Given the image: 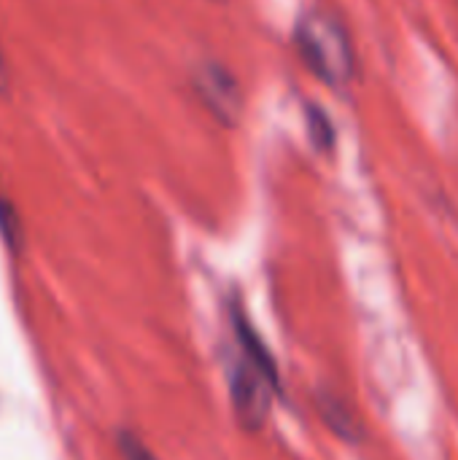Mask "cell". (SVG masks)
<instances>
[{"label":"cell","mask_w":458,"mask_h":460,"mask_svg":"<svg viewBox=\"0 0 458 460\" xmlns=\"http://www.w3.org/2000/svg\"><path fill=\"white\" fill-rule=\"evenodd\" d=\"M294 49L305 67L324 84L343 89L351 84L356 57L346 27L327 11H308L294 27Z\"/></svg>","instance_id":"obj_1"},{"label":"cell","mask_w":458,"mask_h":460,"mask_svg":"<svg viewBox=\"0 0 458 460\" xmlns=\"http://www.w3.org/2000/svg\"><path fill=\"white\" fill-rule=\"evenodd\" d=\"M227 375H229V396H232V410L238 415V423L246 431H259L270 418L273 391L278 388L243 353L235 358Z\"/></svg>","instance_id":"obj_2"},{"label":"cell","mask_w":458,"mask_h":460,"mask_svg":"<svg viewBox=\"0 0 458 460\" xmlns=\"http://www.w3.org/2000/svg\"><path fill=\"white\" fill-rule=\"evenodd\" d=\"M192 86L197 92V97L202 100V105L227 127H235L240 121L243 113V94L240 86L235 81V75L219 65V62H200L192 70Z\"/></svg>","instance_id":"obj_3"},{"label":"cell","mask_w":458,"mask_h":460,"mask_svg":"<svg viewBox=\"0 0 458 460\" xmlns=\"http://www.w3.org/2000/svg\"><path fill=\"white\" fill-rule=\"evenodd\" d=\"M229 321H232V332H235V340H238V348H240V353L275 385V388H281V383H278V367H275V358H273V353L267 350V345H265V340L256 334V329L251 326V321L246 318V310L238 305V302H232L229 305Z\"/></svg>","instance_id":"obj_4"},{"label":"cell","mask_w":458,"mask_h":460,"mask_svg":"<svg viewBox=\"0 0 458 460\" xmlns=\"http://www.w3.org/2000/svg\"><path fill=\"white\" fill-rule=\"evenodd\" d=\"M316 410H319V418L324 420V426L340 437L343 442H351V445H359L364 439V426L359 423V418L354 415V410L329 388H321L316 391V399H313Z\"/></svg>","instance_id":"obj_5"},{"label":"cell","mask_w":458,"mask_h":460,"mask_svg":"<svg viewBox=\"0 0 458 460\" xmlns=\"http://www.w3.org/2000/svg\"><path fill=\"white\" fill-rule=\"evenodd\" d=\"M305 124H308L310 143H313L319 151H329L332 143H335V129H332L329 116H327L319 105H308V108H305Z\"/></svg>","instance_id":"obj_6"},{"label":"cell","mask_w":458,"mask_h":460,"mask_svg":"<svg viewBox=\"0 0 458 460\" xmlns=\"http://www.w3.org/2000/svg\"><path fill=\"white\" fill-rule=\"evenodd\" d=\"M116 447H119L121 460H159L146 447V442L132 431H119L116 434Z\"/></svg>","instance_id":"obj_7"},{"label":"cell","mask_w":458,"mask_h":460,"mask_svg":"<svg viewBox=\"0 0 458 460\" xmlns=\"http://www.w3.org/2000/svg\"><path fill=\"white\" fill-rule=\"evenodd\" d=\"M0 232H3V237H5V243L11 245V248H16L19 245V221H16V213L11 210V208H5L3 202H0Z\"/></svg>","instance_id":"obj_8"},{"label":"cell","mask_w":458,"mask_h":460,"mask_svg":"<svg viewBox=\"0 0 458 460\" xmlns=\"http://www.w3.org/2000/svg\"><path fill=\"white\" fill-rule=\"evenodd\" d=\"M11 89V70H8V59L0 49V94H8Z\"/></svg>","instance_id":"obj_9"}]
</instances>
